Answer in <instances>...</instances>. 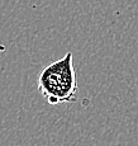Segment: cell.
<instances>
[{"label": "cell", "mask_w": 138, "mask_h": 146, "mask_svg": "<svg viewBox=\"0 0 138 146\" xmlns=\"http://www.w3.org/2000/svg\"><path fill=\"white\" fill-rule=\"evenodd\" d=\"M38 90L48 104L75 102L77 83L71 52L42 70L38 76Z\"/></svg>", "instance_id": "cell-1"}]
</instances>
